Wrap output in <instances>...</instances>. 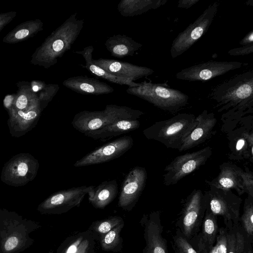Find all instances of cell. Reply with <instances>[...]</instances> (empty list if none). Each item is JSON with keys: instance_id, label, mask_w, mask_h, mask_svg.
<instances>
[{"instance_id": "6da1fadb", "label": "cell", "mask_w": 253, "mask_h": 253, "mask_svg": "<svg viewBox=\"0 0 253 253\" xmlns=\"http://www.w3.org/2000/svg\"><path fill=\"white\" fill-rule=\"evenodd\" d=\"M212 98L220 107L218 112L231 109L228 113L242 115L253 112V71L239 74L222 83L211 92Z\"/></svg>"}, {"instance_id": "7a4b0ae2", "label": "cell", "mask_w": 253, "mask_h": 253, "mask_svg": "<svg viewBox=\"0 0 253 253\" xmlns=\"http://www.w3.org/2000/svg\"><path fill=\"white\" fill-rule=\"evenodd\" d=\"M38 223L13 211L0 209V253H20L34 240L30 234L41 228Z\"/></svg>"}, {"instance_id": "3957f363", "label": "cell", "mask_w": 253, "mask_h": 253, "mask_svg": "<svg viewBox=\"0 0 253 253\" xmlns=\"http://www.w3.org/2000/svg\"><path fill=\"white\" fill-rule=\"evenodd\" d=\"M196 124V117L189 113H179L168 120L155 123L143 133L148 139L154 140L168 148L179 150Z\"/></svg>"}, {"instance_id": "277c9868", "label": "cell", "mask_w": 253, "mask_h": 253, "mask_svg": "<svg viewBox=\"0 0 253 253\" xmlns=\"http://www.w3.org/2000/svg\"><path fill=\"white\" fill-rule=\"evenodd\" d=\"M126 92L145 100L165 111L172 113L185 107L189 99L187 94L169 87L166 84L146 81L140 83L138 86L128 87Z\"/></svg>"}, {"instance_id": "5b68a950", "label": "cell", "mask_w": 253, "mask_h": 253, "mask_svg": "<svg viewBox=\"0 0 253 253\" xmlns=\"http://www.w3.org/2000/svg\"><path fill=\"white\" fill-rule=\"evenodd\" d=\"M143 114L141 111L126 106L109 104L102 111L85 110L77 113L71 124L76 130L84 134L119 120H137Z\"/></svg>"}, {"instance_id": "8992f818", "label": "cell", "mask_w": 253, "mask_h": 253, "mask_svg": "<svg viewBox=\"0 0 253 253\" xmlns=\"http://www.w3.org/2000/svg\"><path fill=\"white\" fill-rule=\"evenodd\" d=\"M209 186V189L204 193L206 210L216 216H221L228 229L239 225L241 198L231 190Z\"/></svg>"}, {"instance_id": "52a82bcc", "label": "cell", "mask_w": 253, "mask_h": 253, "mask_svg": "<svg viewBox=\"0 0 253 253\" xmlns=\"http://www.w3.org/2000/svg\"><path fill=\"white\" fill-rule=\"evenodd\" d=\"M84 24L75 12L67 18L51 36L46 45V61L52 65L69 50L79 36Z\"/></svg>"}, {"instance_id": "ba28073f", "label": "cell", "mask_w": 253, "mask_h": 253, "mask_svg": "<svg viewBox=\"0 0 253 253\" xmlns=\"http://www.w3.org/2000/svg\"><path fill=\"white\" fill-rule=\"evenodd\" d=\"M218 6L217 1L211 4L194 22L176 36L170 49L172 58L186 52L206 33L217 12Z\"/></svg>"}, {"instance_id": "9c48e42d", "label": "cell", "mask_w": 253, "mask_h": 253, "mask_svg": "<svg viewBox=\"0 0 253 253\" xmlns=\"http://www.w3.org/2000/svg\"><path fill=\"white\" fill-rule=\"evenodd\" d=\"M206 211L204 193L194 189L186 198L177 221L178 229L188 241L199 232Z\"/></svg>"}, {"instance_id": "30bf717a", "label": "cell", "mask_w": 253, "mask_h": 253, "mask_svg": "<svg viewBox=\"0 0 253 253\" xmlns=\"http://www.w3.org/2000/svg\"><path fill=\"white\" fill-rule=\"evenodd\" d=\"M212 154L210 146L175 157L164 171L163 183L166 186L176 184L179 181L205 165Z\"/></svg>"}, {"instance_id": "8fae6325", "label": "cell", "mask_w": 253, "mask_h": 253, "mask_svg": "<svg viewBox=\"0 0 253 253\" xmlns=\"http://www.w3.org/2000/svg\"><path fill=\"white\" fill-rule=\"evenodd\" d=\"M40 164L38 161L28 153H20L10 159L3 167L1 180L15 187L26 185L36 176Z\"/></svg>"}, {"instance_id": "7c38bea8", "label": "cell", "mask_w": 253, "mask_h": 253, "mask_svg": "<svg viewBox=\"0 0 253 253\" xmlns=\"http://www.w3.org/2000/svg\"><path fill=\"white\" fill-rule=\"evenodd\" d=\"M94 186H82L57 191L42 202L37 208L41 214H60L79 207L85 195Z\"/></svg>"}, {"instance_id": "4fadbf2b", "label": "cell", "mask_w": 253, "mask_h": 253, "mask_svg": "<svg viewBox=\"0 0 253 253\" xmlns=\"http://www.w3.org/2000/svg\"><path fill=\"white\" fill-rule=\"evenodd\" d=\"M243 65L237 61H211L182 69L175 74V77L190 82L207 81L240 68Z\"/></svg>"}, {"instance_id": "5bb4252c", "label": "cell", "mask_w": 253, "mask_h": 253, "mask_svg": "<svg viewBox=\"0 0 253 253\" xmlns=\"http://www.w3.org/2000/svg\"><path fill=\"white\" fill-rule=\"evenodd\" d=\"M133 145L130 136H124L110 141L88 153L74 164L75 167L96 165L118 158L129 150Z\"/></svg>"}, {"instance_id": "9a60e30c", "label": "cell", "mask_w": 253, "mask_h": 253, "mask_svg": "<svg viewBox=\"0 0 253 253\" xmlns=\"http://www.w3.org/2000/svg\"><path fill=\"white\" fill-rule=\"evenodd\" d=\"M147 178L145 169L141 167L133 168L126 175L119 197L118 206L126 211L134 207L144 190Z\"/></svg>"}, {"instance_id": "2e32d148", "label": "cell", "mask_w": 253, "mask_h": 253, "mask_svg": "<svg viewBox=\"0 0 253 253\" xmlns=\"http://www.w3.org/2000/svg\"><path fill=\"white\" fill-rule=\"evenodd\" d=\"M140 224L143 228L145 246L142 253H168L167 240L163 237L160 212L144 214Z\"/></svg>"}, {"instance_id": "e0dca14e", "label": "cell", "mask_w": 253, "mask_h": 253, "mask_svg": "<svg viewBox=\"0 0 253 253\" xmlns=\"http://www.w3.org/2000/svg\"><path fill=\"white\" fill-rule=\"evenodd\" d=\"M97 66L110 74L134 82L140 78L152 75L154 71L149 67L140 66L130 63L106 58L92 59Z\"/></svg>"}, {"instance_id": "ac0fdd59", "label": "cell", "mask_w": 253, "mask_h": 253, "mask_svg": "<svg viewBox=\"0 0 253 253\" xmlns=\"http://www.w3.org/2000/svg\"><path fill=\"white\" fill-rule=\"evenodd\" d=\"M217 217L206 210L199 232L189 241L197 253H209L214 247L219 231Z\"/></svg>"}, {"instance_id": "d6986e66", "label": "cell", "mask_w": 253, "mask_h": 253, "mask_svg": "<svg viewBox=\"0 0 253 253\" xmlns=\"http://www.w3.org/2000/svg\"><path fill=\"white\" fill-rule=\"evenodd\" d=\"M196 121L195 127L184 140L179 151L191 149L209 139L217 122L214 114L207 110L196 117Z\"/></svg>"}, {"instance_id": "ffe728a7", "label": "cell", "mask_w": 253, "mask_h": 253, "mask_svg": "<svg viewBox=\"0 0 253 253\" xmlns=\"http://www.w3.org/2000/svg\"><path fill=\"white\" fill-rule=\"evenodd\" d=\"M220 172L211 181L206 180L211 186L223 190L234 189L238 196L244 193L241 174L244 171L241 168L231 163H223L219 166Z\"/></svg>"}, {"instance_id": "44dd1931", "label": "cell", "mask_w": 253, "mask_h": 253, "mask_svg": "<svg viewBox=\"0 0 253 253\" xmlns=\"http://www.w3.org/2000/svg\"><path fill=\"white\" fill-rule=\"evenodd\" d=\"M66 87L76 92L88 95H100L112 93L114 89L107 84L94 78L77 76L63 82Z\"/></svg>"}, {"instance_id": "7402d4cb", "label": "cell", "mask_w": 253, "mask_h": 253, "mask_svg": "<svg viewBox=\"0 0 253 253\" xmlns=\"http://www.w3.org/2000/svg\"><path fill=\"white\" fill-rule=\"evenodd\" d=\"M139 126L140 122L138 120H121L84 135L94 140L105 141L112 137L136 129Z\"/></svg>"}, {"instance_id": "603a6c76", "label": "cell", "mask_w": 253, "mask_h": 253, "mask_svg": "<svg viewBox=\"0 0 253 253\" xmlns=\"http://www.w3.org/2000/svg\"><path fill=\"white\" fill-rule=\"evenodd\" d=\"M105 45L111 56L122 58L133 56L143 45L129 36L118 34L108 38Z\"/></svg>"}, {"instance_id": "cb8c5ba5", "label": "cell", "mask_w": 253, "mask_h": 253, "mask_svg": "<svg viewBox=\"0 0 253 253\" xmlns=\"http://www.w3.org/2000/svg\"><path fill=\"white\" fill-rule=\"evenodd\" d=\"M93 50L94 47L92 45H88L84 47L81 51H74L75 53L81 54L84 57L85 63V66L84 67L88 72L95 76L118 84L126 85L128 87H135L139 85V83H135L127 79L113 75L95 65L92 62Z\"/></svg>"}, {"instance_id": "d4e9b609", "label": "cell", "mask_w": 253, "mask_h": 253, "mask_svg": "<svg viewBox=\"0 0 253 253\" xmlns=\"http://www.w3.org/2000/svg\"><path fill=\"white\" fill-rule=\"evenodd\" d=\"M118 185L116 179L102 182L88 193V200L96 209H103L117 197Z\"/></svg>"}, {"instance_id": "484cf974", "label": "cell", "mask_w": 253, "mask_h": 253, "mask_svg": "<svg viewBox=\"0 0 253 253\" xmlns=\"http://www.w3.org/2000/svg\"><path fill=\"white\" fill-rule=\"evenodd\" d=\"M167 1V0H122L117 5V9L124 17H133L157 9Z\"/></svg>"}, {"instance_id": "4316f807", "label": "cell", "mask_w": 253, "mask_h": 253, "mask_svg": "<svg viewBox=\"0 0 253 253\" xmlns=\"http://www.w3.org/2000/svg\"><path fill=\"white\" fill-rule=\"evenodd\" d=\"M38 117L37 109L26 112L18 110L9 120L8 126L10 133L15 137L23 135L36 125Z\"/></svg>"}, {"instance_id": "83f0119b", "label": "cell", "mask_w": 253, "mask_h": 253, "mask_svg": "<svg viewBox=\"0 0 253 253\" xmlns=\"http://www.w3.org/2000/svg\"><path fill=\"white\" fill-rule=\"evenodd\" d=\"M231 159L253 160V132L245 131L238 133L229 144Z\"/></svg>"}, {"instance_id": "f1b7e54d", "label": "cell", "mask_w": 253, "mask_h": 253, "mask_svg": "<svg viewBox=\"0 0 253 253\" xmlns=\"http://www.w3.org/2000/svg\"><path fill=\"white\" fill-rule=\"evenodd\" d=\"M124 226L125 222L115 227L99 240L102 250L113 252L121 251L123 239L121 233Z\"/></svg>"}, {"instance_id": "f546056e", "label": "cell", "mask_w": 253, "mask_h": 253, "mask_svg": "<svg viewBox=\"0 0 253 253\" xmlns=\"http://www.w3.org/2000/svg\"><path fill=\"white\" fill-rule=\"evenodd\" d=\"M239 226L248 239L253 241V197L248 196L245 199L243 213L240 216Z\"/></svg>"}, {"instance_id": "4dcf8cb0", "label": "cell", "mask_w": 253, "mask_h": 253, "mask_svg": "<svg viewBox=\"0 0 253 253\" xmlns=\"http://www.w3.org/2000/svg\"><path fill=\"white\" fill-rule=\"evenodd\" d=\"M123 222H124V221L122 217L111 216L104 219L93 222L88 230L94 234L96 240L99 241L106 233Z\"/></svg>"}, {"instance_id": "1f68e13d", "label": "cell", "mask_w": 253, "mask_h": 253, "mask_svg": "<svg viewBox=\"0 0 253 253\" xmlns=\"http://www.w3.org/2000/svg\"><path fill=\"white\" fill-rule=\"evenodd\" d=\"M172 246L175 253H197L178 228L172 237Z\"/></svg>"}, {"instance_id": "d6a6232c", "label": "cell", "mask_w": 253, "mask_h": 253, "mask_svg": "<svg viewBox=\"0 0 253 253\" xmlns=\"http://www.w3.org/2000/svg\"><path fill=\"white\" fill-rule=\"evenodd\" d=\"M88 230L77 233L68 238L61 246L63 253H75L79 246L88 233Z\"/></svg>"}, {"instance_id": "836d02e7", "label": "cell", "mask_w": 253, "mask_h": 253, "mask_svg": "<svg viewBox=\"0 0 253 253\" xmlns=\"http://www.w3.org/2000/svg\"><path fill=\"white\" fill-rule=\"evenodd\" d=\"M236 253H253L252 243L241 229L239 225L236 227Z\"/></svg>"}, {"instance_id": "e575fe53", "label": "cell", "mask_w": 253, "mask_h": 253, "mask_svg": "<svg viewBox=\"0 0 253 253\" xmlns=\"http://www.w3.org/2000/svg\"><path fill=\"white\" fill-rule=\"evenodd\" d=\"M228 235L227 228H219L215 245L209 253H227Z\"/></svg>"}, {"instance_id": "d590c367", "label": "cell", "mask_w": 253, "mask_h": 253, "mask_svg": "<svg viewBox=\"0 0 253 253\" xmlns=\"http://www.w3.org/2000/svg\"><path fill=\"white\" fill-rule=\"evenodd\" d=\"M88 230V229H87ZM75 253H91L94 251L96 238L89 230Z\"/></svg>"}, {"instance_id": "8d00e7d4", "label": "cell", "mask_w": 253, "mask_h": 253, "mask_svg": "<svg viewBox=\"0 0 253 253\" xmlns=\"http://www.w3.org/2000/svg\"><path fill=\"white\" fill-rule=\"evenodd\" d=\"M241 177L245 193H247L248 196L253 197V172L247 169L245 171H243Z\"/></svg>"}, {"instance_id": "74e56055", "label": "cell", "mask_w": 253, "mask_h": 253, "mask_svg": "<svg viewBox=\"0 0 253 253\" xmlns=\"http://www.w3.org/2000/svg\"><path fill=\"white\" fill-rule=\"evenodd\" d=\"M253 52V44L236 47L229 50L228 53L232 56L248 55Z\"/></svg>"}, {"instance_id": "f35d334b", "label": "cell", "mask_w": 253, "mask_h": 253, "mask_svg": "<svg viewBox=\"0 0 253 253\" xmlns=\"http://www.w3.org/2000/svg\"><path fill=\"white\" fill-rule=\"evenodd\" d=\"M236 227L228 229V250L227 253H236Z\"/></svg>"}, {"instance_id": "ab89813d", "label": "cell", "mask_w": 253, "mask_h": 253, "mask_svg": "<svg viewBox=\"0 0 253 253\" xmlns=\"http://www.w3.org/2000/svg\"><path fill=\"white\" fill-rule=\"evenodd\" d=\"M28 105V99L26 96L24 95H20L16 102L15 106L17 109L23 112H26V108Z\"/></svg>"}, {"instance_id": "60d3db41", "label": "cell", "mask_w": 253, "mask_h": 253, "mask_svg": "<svg viewBox=\"0 0 253 253\" xmlns=\"http://www.w3.org/2000/svg\"><path fill=\"white\" fill-rule=\"evenodd\" d=\"M200 0H179L177 2V6L180 8H189L197 3Z\"/></svg>"}, {"instance_id": "b9f144b4", "label": "cell", "mask_w": 253, "mask_h": 253, "mask_svg": "<svg viewBox=\"0 0 253 253\" xmlns=\"http://www.w3.org/2000/svg\"><path fill=\"white\" fill-rule=\"evenodd\" d=\"M239 44L242 46L253 44V30L248 32L240 41Z\"/></svg>"}, {"instance_id": "7bdbcfd3", "label": "cell", "mask_w": 253, "mask_h": 253, "mask_svg": "<svg viewBox=\"0 0 253 253\" xmlns=\"http://www.w3.org/2000/svg\"><path fill=\"white\" fill-rule=\"evenodd\" d=\"M28 34L29 31L27 29H23L17 32L15 35V37L17 39H21L27 36Z\"/></svg>"}, {"instance_id": "ee69618b", "label": "cell", "mask_w": 253, "mask_h": 253, "mask_svg": "<svg viewBox=\"0 0 253 253\" xmlns=\"http://www.w3.org/2000/svg\"><path fill=\"white\" fill-rule=\"evenodd\" d=\"M13 97L11 95L6 96L4 100V104L7 108H9L12 102Z\"/></svg>"}, {"instance_id": "f6af8a7d", "label": "cell", "mask_w": 253, "mask_h": 253, "mask_svg": "<svg viewBox=\"0 0 253 253\" xmlns=\"http://www.w3.org/2000/svg\"><path fill=\"white\" fill-rule=\"evenodd\" d=\"M56 253H63V247L61 245L58 249Z\"/></svg>"}, {"instance_id": "bcb514c9", "label": "cell", "mask_w": 253, "mask_h": 253, "mask_svg": "<svg viewBox=\"0 0 253 253\" xmlns=\"http://www.w3.org/2000/svg\"><path fill=\"white\" fill-rule=\"evenodd\" d=\"M246 3L247 5L253 6V1L252 0H249L247 1Z\"/></svg>"}, {"instance_id": "7dc6e473", "label": "cell", "mask_w": 253, "mask_h": 253, "mask_svg": "<svg viewBox=\"0 0 253 253\" xmlns=\"http://www.w3.org/2000/svg\"><path fill=\"white\" fill-rule=\"evenodd\" d=\"M39 86H37V85H34L33 87V90H34V91L35 92H36L38 90H39Z\"/></svg>"}, {"instance_id": "c3c4849f", "label": "cell", "mask_w": 253, "mask_h": 253, "mask_svg": "<svg viewBox=\"0 0 253 253\" xmlns=\"http://www.w3.org/2000/svg\"><path fill=\"white\" fill-rule=\"evenodd\" d=\"M46 253H53V250H50Z\"/></svg>"}, {"instance_id": "681fc988", "label": "cell", "mask_w": 253, "mask_h": 253, "mask_svg": "<svg viewBox=\"0 0 253 253\" xmlns=\"http://www.w3.org/2000/svg\"><path fill=\"white\" fill-rule=\"evenodd\" d=\"M91 253H95V251H93Z\"/></svg>"}]
</instances>
